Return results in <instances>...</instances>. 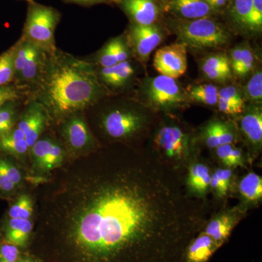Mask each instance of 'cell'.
Returning <instances> with one entry per match:
<instances>
[{
	"label": "cell",
	"mask_w": 262,
	"mask_h": 262,
	"mask_svg": "<svg viewBox=\"0 0 262 262\" xmlns=\"http://www.w3.org/2000/svg\"><path fill=\"white\" fill-rule=\"evenodd\" d=\"M178 167L151 156L103 158L45 194L32 256L39 262H182L207 204Z\"/></svg>",
	"instance_id": "cell-1"
},
{
	"label": "cell",
	"mask_w": 262,
	"mask_h": 262,
	"mask_svg": "<svg viewBox=\"0 0 262 262\" xmlns=\"http://www.w3.org/2000/svg\"><path fill=\"white\" fill-rule=\"evenodd\" d=\"M38 82L39 99L58 116L89 107L104 94L91 63L57 52Z\"/></svg>",
	"instance_id": "cell-2"
},
{
	"label": "cell",
	"mask_w": 262,
	"mask_h": 262,
	"mask_svg": "<svg viewBox=\"0 0 262 262\" xmlns=\"http://www.w3.org/2000/svg\"><path fill=\"white\" fill-rule=\"evenodd\" d=\"M172 28L179 42L195 49L224 47L230 39L228 31L209 17L193 20L178 19L173 22Z\"/></svg>",
	"instance_id": "cell-3"
},
{
	"label": "cell",
	"mask_w": 262,
	"mask_h": 262,
	"mask_svg": "<svg viewBox=\"0 0 262 262\" xmlns=\"http://www.w3.org/2000/svg\"><path fill=\"white\" fill-rule=\"evenodd\" d=\"M60 18L59 12L55 8L34 2L29 3L22 38L53 56L57 52L55 32Z\"/></svg>",
	"instance_id": "cell-4"
},
{
	"label": "cell",
	"mask_w": 262,
	"mask_h": 262,
	"mask_svg": "<svg viewBox=\"0 0 262 262\" xmlns=\"http://www.w3.org/2000/svg\"><path fill=\"white\" fill-rule=\"evenodd\" d=\"M141 94L147 106L158 111H173L184 108L189 101L186 91L176 79L164 75L145 80Z\"/></svg>",
	"instance_id": "cell-5"
},
{
	"label": "cell",
	"mask_w": 262,
	"mask_h": 262,
	"mask_svg": "<svg viewBox=\"0 0 262 262\" xmlns=\"http://www.w3.org/2000/svg\"><path fill=\"white\" fill-rule=\"evenodd\" d=\"M157 149L171 163H184L192 151V139L176 125H165L157 131L154 138Z\"/></svg>",
	"instance_id": "cell-6"
},
{
	"label": "cell",
	"mask_w": 262,
	"mask_h": 262,
	"mask_svg": "<svg viewBox=\"0 0 262 262\" xmlns=\"http://www.w3.org/2000/svg\"><path fill=\"white\" fill-rule=\"evenodd\" d=\"M146 124V117L133 110H115L104 115L102 126L105 133L115 139H125L140 132Z\"/></svg>",
	"instance_id": "cell-7"
},
{
	"label": "cell",
	"mask_w": 262,
	"mask_h": 262,
	"mask_svg": "<svg viewBox=\"0 0 262 262\" xmlns=\"http://www.w3.org/2000/svg\"><path fill=\"white\" fill-rule=\"evenodd\" d=\"M187 47L181 42L160 48L155 55L153 65L161 75L177 79L187 70Z\"/></svg>",
	"instance_id": "cell-8"
},
{
	"label": "cell",
	"mask_w": 262,
	"mask_h": 262,
	"mask_svg": "<svg viewBox=\"0 0 262 262\" xmlns=\"http://www.w3.org/2000/svg\"><path fill=\"white\" fill-rule=\"evenodd\" d=\"M163 39V33L155 24L144 26L134 24L128 34L130 47L142 62L147 61L151 53L159 46Z\"/></svg>",
	"instance_id": "cell-9"
},
{
	"label": "cell",
	"mask_w": 262,
	"mask_h": 262,
	"mask_svg": "<svg viewBox=\"0 0 262 262\" xmlns=\"http://www.w3.org/2000/svg\"><path fill=\"white\" fill-rule=\"evenodd\" d=\"M46 115L42 105L33 103L22 117L18 128L23 131L29 148L39 140V136L44 129Z\"/></svg>",
	"instance_id": "cell-10"
},
{
	"label": "cell",
	"mask_w": 262,
	"mask_h": 262,
	"mask_svg": "<svg viewBox=\"0 0 262 262\" xmlns=\"http://www.w3.org/2000/svg\"><path fill=\"white\" fill-rule=\"evenodd\" d=\"M120 3L134 24L151 25L159 17V7L155 0H121Z\"/></svg>",
	"instance_id": "cell-11"
},
{
	"label": "cell",
	"mask_w": 262,
	"mask_h": 262,
	"mask_svg": "<svg viewBox=\"0 0 262 262\" xmlns=\"http://www.w3.org/2000/svg\"><path fill=\"white\" fill-rule=\"evenodd\" d=\"M202 139L210 149H216L225 144H234L237 141V134L233 125L229 122L213 120L203 128Z\"/></svg>",
	"instance_id": "cell-12"
},
{
	"label": "cell",
	"mask_w": 262,
	"mask_h": 262,
	"mask_svg": "<svg viewBox=\"0 0 262 262\" xmlns=\"http://www.w3.org/2000/svg\"><path fill=\"white\" fill-rule=\"evenodd\" d=\"M63 135L68 145L75 151L88 149L94 144V139L85 121L80 117L70 118L63 127Z\"/></svg>",
	"instance_id": "cell-13"
},
{
	"label": "cell",
	"mask_w": 262,
	"mask_h": 262,
	"mask_svg": "<svg viewBox=\"0 0 262 262\" xmlns=\"http://www.w3.org/2000/svg\"><path fill=\"white\" fill-rule=\"evenodd\" d=\"M239 119V129L245 139L253 149H259L262 144V111L258 106H251Z\"/></svg>",
	"instance_id": "cell-14"
},
{
	"label": "cell",
	"mask_w": 262,
	"mask_h": 262,
	"mask_svg": "<svg viewBox=\"0 0 262 262\" xmlns=\"http://www.w3.org/2000/svg\"><path fill=\"white\" fill-rule=\"evenodd\" d=\"M165 10L184 20L206 18L214 13L206 0H170Z\"/></svg>",
	"instance_id": "cell-15"
},
{
	"label": "cell",
	"mask_w": 262,
	"mask_h": 262,
	"mask_svg": "<svg viewBox=\"0 0 262 262\" xmlns=\"http://www.w3.org/2000/svg\"><path fill=\"white\" fill-rule=\"evenodd\" d=\"M221 247L220 244L202 231L188 245L182 262H208Z\"/></svg>",
	"instance_id": "cell-16"
},
{
	"label": "cell",
	"mask_w": 262,
	"mask_h": 262,
	"mask_svg": "<svg viewBox=\"0 0 262 262\" xmlns=\"http://www.w3.org/2000/svg\"><path fill=\"white\" fill-rule=\"evenodd\" d=\"M239 222L238 214L233 211L215 215L206 223L203 232L223 246Z\"/></svg>",
	"instance_id": "cell-17"
},
{
	"label": "cell",
	"mask_w": 262,
	"mask_h": 262,
	"mask_svg": "<svg viewBox=\"0 0 262 262\" xmlns=\"http://www.w3.org/2000/svg\"><path fill=\"white\" fill-rule=\"evenodd\" d=\"M210 168L202 163H194L189 168L185 182L188 190L198 198H203L211 188Z\"/></svg>",
	"instance_id": "cell-18"
},
{
	"label": "cell",
	"mask_w": 262,
	"mask_h": 262,
	"mask_svg": "<svg viewBox=\"0 0 262 262\" xmlns=\"http://www.w3.org/2000/svg\"><path fill=\"white\" fill-rule=\"evenodd\" d=\"M202 71L207 78L221 82L231 80L233 74L229 57L222 53L207 57L202 63Z\"/></svg>",
	"instance_id": "cell-19"
},
{
	"label": "cell",
	"mask_w": 262,
	"mask_h": 262,
	"mask_svg": "<svg viewBox=\"0 0 262 262\" xmlns=\"http://www.w3.org/2000/svg\"><path fill=\"white\" fill-rule=\"evenodd\" d=\"M42 50L33 45L32 51L24 65L23 70L18 76L19 80L24 83L32 84L40 79L48 59Z\"/></svg>",
	"instance_id": "cell-20"
},
{
	"label": "cell",
	"mask_w": 262,
	"mask_h": 262,
	"mask_svg": "<svg viewBox=\"0 0 262 262\" xmlns=\"http://www.w3.org/2000/svg\"><path fill=\"white\" fill-rule=\"evenodd\" d=\"M134 70L130 61L117 63L113 67L101 69L100 77L105 84L115 89L125 85L134 76Z\"/></svg>",
	"instance_id": "cell-21"
},
{
	"label": "cell",
	"mask_w": 262,
	"mask_h": 262,
	"mask_svg": "<svg viewBox=\"0 0 262 262\" xmlns=\"http://www.w3.org/2000/svg\"><path fill=\"white\" fill-rule=\"evenodd\" d=\"M33 229L30 220L10 219L5 230V239L17 247H24L28 244Z\"/></svg>",
	"instance_id": "cell-22"
},
{
	"label": "cell",
	"mask_w": 262,
	"mask_h": 262,
	"mask_svg": "<svg viewBox=\"0 0 262 262\" xmlns=\"http://www.w3.org/2000/svg\"><path fill=\"white\" fill-rule=\"evenodd\" d=\"M239 192L245 201L254 203L262 198V178L254 172L246 174L241 179L238 186Z\"/></svg>",
	"instance_id": "cell-23"
},
{
	"label": "cell",
	"mask_w": 262,
	"mask_h": 262,
	"mask_svg": "<svg viewBox=\"0 0 262 262\" xmlns=\"http://www.w3.org/2000/svg\"><path fill=\"white\" fill-rule=\"evenodd\" d=\"M186 94L189 101H196L207 106H215L219 97V89L213 84H200L187 88Z\"/></svg>",
	"instance_id": "cell-24"
},
{
	"label": "cell",
	"mask_w": 262,
	"mask_h": 262,
	"mask_svg": "<svg viewBox=\"0 0 262 262\" xmlns=\"http://www.w3.org/2000/svg\"><path fill=\"white\" fill-rule=\"evenodd\" d=\"M29 149L25 135L18 127L0 137V149L10 154L24 155Z\"/></svg>",
	"instance_id": "cell-25"
},
{
	"label": "cell",
	"mask_w": 262,
	"mask_h": 262,
	"mask_svg": "<svg viewBox=\"0 0 262 262\" xmlns=\"http://www.w3.org/2000/svg\"><path fill=\"white\" fill-rule=\"evenodd\" d=\"M215 149L217 157L225 166L229 168L244 166L243 151L233 144H225Z\"/></svg>",
	"instance_id": "cell-26"
},
{
	"label": "cell",
	"mask_w": 262,
	"mask_h": 262,
	"mask_svg": "<svg viewBox=\"0 0 262 262\" xmlns=\"http://www.w3.org/2000/svg\"><path fill=\"white\" fill-rule=\"evenodd\" d=\"M232 169L229 168H217L211 173V186L215 194L220 198L227 195L232 180Z\"/></svg>",
	"instance_id": "cell-27"
},
{
	"label": "cell",
	"mask_w": 262,
	"mask_h": 262,
	"mask_svg": "<svg viewBox=\"0 0 262 262\" xmlns=\"http://www.w3.org/2000/svg\"><path fill=\"white\" fill-rule=\"evenodd\" d=\"M253 0H233L230 15L234 23L247 29L248 18L252 8Z\"/></svg>",
	"instance_id": "cell-28"
},
{
	"label": "cell",
	"mask_w": 262,
	"mask_h": 262,
	"mask_svg": "<svg viewBox=\"0 0 262 262\" xmlns=\"http://www.w3.org/2000/svg\"><path fill=\"white\" fill-rule=\"evenodd\" d=\"M14 77L15 72L12 48L0 56V87L8 85Z\"/></svg>",
	"instance_id": "cell-29"
},
{
	"label": "cell",
	"mask_w": 262,
	"mask_h": 262,
	"mask_svg": "<svg viewBox=\"0 0 262 262\" xmlns=\"http://www.w3.org/2000/svg\"><path fill=\"white\" fill-rule=\"evenodd\" d=\"M34 212V205L32 199L27 194H24L17 200L9 210L10 219L30 220Z\"/></svg>",
	"instance_id": "cell-30"
},
{
	"label": "cell",
	"mask_w": 262,
	"mask_h": 262,
	"mask_svg": "<svg viewBox=\"0 0 262 262\" xmlns=\"http://www.w3.org/2000/svg\"><path fill=\"white\" fill-rule=\"evenodd\" d=\"M245 95L254 104H261L262 101V72L258 70L248 81L245 88Z\"/></svg>",
	"instance_id": "cell-31"
},
{
	"label": "cell",
	"mask_w": 262,
	"mask_h": 262,
	"mask_svg": "<svg viewBox=\"0 0 262 262\" xmlns=\"http://www.w3.org/2000/svg\"><path fill=\"white\" fill-rule=\"evenodd\" d=\"M14 118L13 101H9L0 108V137L13 130Z\"/></svg>",
	"instance_id": "cell-32"
},
{
	"label": "cell",
	"mask_w": 262,
	"mask_h": 262,
	"mask_svg": "<svg viewBox=\"0 0 262 262\" xmlns=\"http://www.w3.org/2000/svg\"><path fill=\"white\" fill-rule=\"evenodd\" d=\"M254 53L248 46L243 47L242 57L238 68L234 72V75L239 77H245L253 71L255 64Z\"/></svg>",
	"instance_id": "cell-33"
},
{
	"label": "cell",
	"mask_w": 262,
	"mask_h": 262,
	"mask_svg": "<svg viewBox=\"0 0 262 262\" xmlns=\"http://www.w3.org/2000/svg\"><path fill=\"white\" fill-rule=\"evenodd\" d=\"M53 143V141L51 139H41V140H38L32 146L33 158H34L35 163H37V166L40 169L42 168L43 164L47 158Z\"/></svg>",
	"instance_id": "cell-34"
},
{
	"label": "cell",
	"mask_w": 262,
	"mask_h": 262,
	"mask_svg": "<svg viewBox=\"0 0 262 262\" xmlns=\"http://www.w3.org/2000/svg\"><path fill=\"white\" fill-rule=\"evenodd\" d=\"M248 30L260 32L262 29V0H253L252 8L248 18Z\"/></svg>",
	"instance_id": "cell-35"
},
{
	"label": "cell",
	"mask_w": 262,
	"mask_h": 262,
	"mask_svg": "<svg viewBox=\"0 0 262 262\" xmlns=\"http://www.w3.org/2000/svg\"><path fill=\"white\" fill-rule=\"evenodd\" d=\"M63 158V151L61 146L59 144L53 142L41 170L49 171V170L56 168L62 163Z\"/></svg>",
	"instance_id": "cell-36"
},
{
	"label": "cell",
	"mask_w": 262,
	"mask_h": 262,
	"mask_svg": "<svg viewBox=\"0 0 262 262\" xmlns=\"http://www.w3.org/2000/svg\"><path fill=\"white\" fill-rule=\"evenodd\" d=\"M230 101L239 107L245 108V100L241 91L234 85H228L219 90V97Z\"/></svg>",
	"instance_id": "cell-37"
},
{
	"label": "cell",
	"mask_w": 262,
	"mask_h": 262,
	"mask_svg": "<svg viewBox=\"0 0 262 262\" xmlns=\"http://www.w3.org/2000/svg\"><path fill=\"white\" fill-rule=\"evenodd\" d=\"M97 61L98 64L101 66L102 68L113 67V66L118 63L115 54H114L113 48H112L110 42H108L101 51L98 52Z\"/></svg>",
	"instance_id": "cell-38"
},
{
	"label": "cell",
	"mask_w": 262,
	"mask_h": 262,
	"mask_svg": "<svg viewBox=\"0 0 262 262\" xmlns=\"http://www.w3.org/2000/svg\"><path fill=\"white\" fill-rule=\"evenodd\" d=\"M20 251L18 247L5 241L0 246V262H16Z\"/></svg>",
	"instance_id": "cell-39"
},
{
	"label": "cell",
	"mask_w": 262,
	"mask_h": 262,
	"mask_svg": "<svg viewBox=\"0 0 262 262\" xmlns=\"http://www.w3.org/2000/svg\"><path fill=\"white\" fill-rule=\"evenodd\" d=\"M114 54L118 63L128 61L129 51L127 45L121 37H117L110 41Z\"/></svg>",
	"instance_id": "cell-40"
},
{
	"label": "cell",
	"mask_w": 262,
	"mask_h": 262,
	"mask_svg": "<svg viewBox=\"0 0 262 262\" xmlns=\"http://www.w3.org/2000/svg\"><path fill=\"white\" fill-rule=\"evenodd\" d=\"M0 166L15 186L18 185L21 182V174L13 165L4 160H0Z\"/></svg>",
	"instance_id": "cell-41"
},
{
	"label": "cell",
	"mask_w": 262,
	"mask_h": 262,
	"mask_svg": "<svg viewBox=\"0 0 262 262\" xmlns=\"http://www.w3.org/2000/svg\"><path fill=\"white\" fill-rule=\"evenodd\" d=\"M217 105H218L219 110L226 115H238V114L244 113L245 110V108L239 107L234 103L223 99V98H218Z\"/></svg>",
	"instance_id": "cell-42"
},
{
	"label": "cell",
	"mask_w": 262,
	"mask_h": 262,
	"mask_svg": "<svg viewBox=\"0 0 262 262\" xmlns=\"http://www.w3.org/2000/svg\"><path fill=\"white\" fill-rule=\"evenodd\" d=\"M17 97V92L13 88L8 87V85L0 87V108L5 103L14 101Z\"/></svg>",
	"instance_id": "cell-43"
},
{
	"label": "cell",
	"mask_w": 262,
	"mask_h": 262,
	"mask_svg": "<svg viewBox=\"0 0 262 262\" xmlns=\"http://www.w3.org/2000/svg\"><path fill=\"white\" fill-rule=\"evenodd\" d=\"M15 185L8 178L3 169L0 166V190L5 192H10L15 189Z\"/></svg>",
	"instance_id": "cell-44"
},
{
	"label": "cell",
	"mask_w": 262,
	"mask_h": 262,
	"mask_svg": "<svg viewBox=\"0 0 262 262\" xmlns=\"http://www.w3.org/2000/svg\"><path fill=\"white\" fill-rule=\"evenodd\" d=\"M243 46L234 48L231 51L230 57H229V61H230L231 67H232V72L234 73L237 69L238 68L239 63L242 57Z\"/></svg>",
	"instance_id": "cell-45"
},
{
	"label": "cell",
	"mask_w": 262,
	"mask_h": 262,
	"mask_svg": "<svg viewBox=\"0 0 262 262\" xmlns=\"http://www.w3.org/2000/svg\"><path fill=\"white\" fill-rule=\"evenodd\" d=\"M230 1L231 0H206V3L214 12L225 8Z\"/></svg>",
	"instance_id": "cell-46"
},
{
	"label": "cell",
	"mask_w": 262,
	"mask_h": 262,
	"mask_svg": "<svg viewBox=\"0 0 262 262\" xmlns=\"http://www.w3.org/2000/svg\"><path fill=\"white\" fill-rule=\"evenodd\" d=\"M65 3L80 5H93L108 3L110 0H63Z\"/></svg>",
	"instance_id": "cell-47"
},
{
	"label": "cell",
	"mask_w": 262,
	"mask_h": 262,
	"mask_svg": "<svg viewBox=\"0 0 262 262\" xmlns=\"http://www.w3.org/2000/svg\"><path fill=\"white\" fill-rule=\"evenodd\" d=\"M16 262H34V261H32V259H30V258H22V259H18L17 260Z\"/></svg>",
	"instance_id": "cell-48"
},
{
	"label": "cell",
	"mask_w": 262,
	"mask_h": 262,
	"mask_svg": "<svg viewBox=\"0 0 262 262\" xmlns=\"http://www.w3.org/2000/svg\"><path fill=\"white\" fill-rule=\"evenodd\" d=\"M160 1H161L162 3H164V4H166L167 3H168L170 0H160Z\"/></svg>",
	"instance_id": "cell-49"
},
{
	"label": "cell",
	"mask_w": 262,
	"mask_h": 262,
	"mask_svg": "<svg viewBox=\"0 0 262 262\" xmlns=\"http://www.w3.org/2000/svg\"><path fill=\"white\" fill-rule=\"evenodd\" d=\"M24 1H27V2H28L29 4V3H34V0H24Z\"/></svg>",
	"instance_id": "cell-50"
},
{
	"label": "cell",
	"mask_w": 262,
	"mask_h": 262,
	"mask_svg": "<svg viewBox=\"0 0 262 262\" xmlns=\"http://www.w3.org/2000/svg\"><path fill=\"white\" fill-rule=\"evenodd\" d=\"M115 1H119V2H120V1H121V0H115Z\"/></svg>",
	"instance_id": "cell-51"
}]
</instances>
